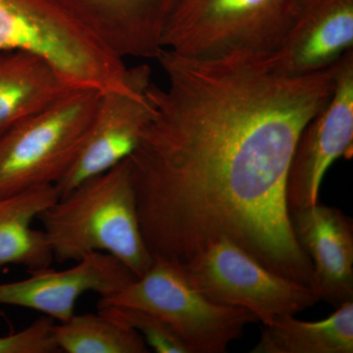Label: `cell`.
<instances>
[{
  "mask_svg": "<svg viewBox=\"0 0 353 353\" xmlns=\"http://www.w3.org/2000/svg\"><path fill=\"white\" fill-rule=\"evenodd\" d=\"M150 76L131 90L101 92L82 148L68 172L54 185L59 197L134 152L153 113L148 97Z\"/></svg>",
  "mask_w": 353,
  "mask_h": 353,
  "instance_id": "obj_9",
  "label": "cell"
},
{
  "mask_svg": "<svg viewBox=\"0 0 353 353\" xmlns=\"http://www.w3.org/2000/svg\"><path fill=\"white\" fill-rule=\"evenodd\" d=\"M73 88L39 55L27 51L0 53V134Z\"/></svg>",
  "mask_w": 353,
  "mask_h": 353,
  "instance_id": "obj_14",
  "label": "cell"
},
{
  "mask_svg": "<svg viewBox=\"0 0 353 353\" xmlns=\"http://www.w3.org/2000/svg\"><path fill=\"white\" fill-rule=\"evenodd\" d=\"M55 321L43 315L15 334L0 336V353L60 352L53 334Z\"/></svg>",
  "mask_w": 353,
  "mask_h": 353,
  "instance_id": "obj_19",
  "label": "cell"
},
{
  "mask_svg": "<svg viewBox=\"0 0 353 353\" xmlns=\"http://www.w3.org/2000/svg\"><path fill=\"white\" fill-rule=\"evenodd\" d=\"M27 51L50 62L77 87L103 90L122 62L48 0H0V53Z\"/></svg>",
  "mask_w": 353,
  "mask_h": 353,
  "instance_id": "obj_6",
  "label": "cell"
},
{
  "mask_svg": "<svg viewBox=\"0 0 353 353\" xmlns=\"http://www.w3.org/2000/svg\"><path fill=\"white\" fill-rule=\"evenodd\" d=\"M97 312L138 332L146 345L157 353H190L176 332L157 315L132 306L108 303L101 299Z\"/></svg>",
  "mask_w": 353,
  "mask_h": 353,
  "instance_id": "obj_18",
  "label": "cell"
},
{
  "mask_svg": "<svg viewBox=\"0 0 353 353\" xmlns=\"http://www.w3.org/2000/svg\"><path fill=\"white\" fill-rule=\"evenodd\" d=\"M120 305L143 309L166 322L190 353H224L257 322L250 311L221 305L196 287L183 264L153 257L152 266L118 294L101 299Z\"/></svg>",
  "mask_w": 353,
  "mask_h": 353,
  "instance_id": "obj_5",
  "label": "cell"
},
{
  "mask_svg": "<svg viewBox=\"0 0 353 353\" xmlns=\"http://www.w3.org/2000/svg\"><path fill=\"white\" fill-rule=\"evenodd\" d=\"M60 352L67 353H148L143 336L97 312L74 314L53 327Z\"/></svg>",
  "mask_w": 353,
  "mask_h": 353,
  "instance_id": "obj_17",
  "label": "cell"
},
{
  "mask_svg": "<svg viewBox=\"0 0 353 353\" xmlns=\"http://www.w3.org/2000/svg\"><path fill=\"white\" fill-rule=\"evenodd\" d=\"M297 243L313 267L312 288L334 308L353 301V225L340 209L315 205L290 213Z\"/></svg>",
  "mask_w": 353,
  "mask_h": 353,
  "instance_id": "obj_13",
  "label": "cell"
},
{
  "mask_svg": "<svg viewBox=\"0 0 353 353\" xmlns=\"http://www.w3.org/2000/svg\"><path fill=\"white\" fill-rule=\"evenodd\" d=\"M118 57L157 59L179 0H48Z\"/></svg>",
  "mask_w": 353,
  "mask_h": 353,
  "instance_id": "obj_11",
  "label": "cell"
},
{
  "mask_svg": "<svg viewBox=\"0 0 353 353\" xmlns=\"http://www.w3.org/2000/svg\"><path fill=\"white\" fill-rule=\"evenodd\" d=\"M183 266L213 303L250 311L264 326L320 301L312 288L269 270L230 241L211 243Z\"/></svg>",
  "mask_w": 353,
  "mask_h": 353,
  "instance_id": "obj_7",
  "label": "cell"
},
{
  "mask_svg": "<svg viewBox=\"0 0 353 353\" xmlns=\"http://www.w3.org/2000/svg\"><path fill=\"white\" fill-rule=\"evenodd\" d=\"M352 46L353 0H299L284 41L269 60L279 73L304 76L334 66Z\"/></svg>",
  "mask_w": 353,
  "mask_h": 353,
  "instance_id": "obj_12",
  "label": "cell"
},
{
  "mask_svg": "<svg viewBox=\"0 0 353 353\" xmlns=\"http://www.w3.org/2000/svg\"><path fill=\"white\" fill-rule=\"evenodd\" d=\"M53 259L78 261L105 252L137 276L152 266L153 256L141 234L129 160L77 185L39 216Z\"/></svg>",
  "mask_w": 353,
  "mask_h": 353,
  "instance_id": "obj_2",
  "label": "cell"
},
{
  "mask_svg": "<svg viewBox=\"0 0 353 353\" xmlns=\"http://www.w3.org/2000/svg\"><path fill=\"white\" fill-rule=\"evenodd\" d=\"M299 0H179L163 50L194 57H269L284 41Z\"/></svg>",
  "mask_w": 353,
  "mask_h": 353,
  "instance_id": "obj_3",
  "label": "cell"
},
{
  "mask_svg": "<svg viewBox=\"0 0 353 353\" xmlns=\"http://www.w3.org/2000/svg\"><path fill=\"white\" fill-rule=\"evenodd\" d=\"M353 141V50L336 70L328 103L309 121L297 141L287 180L290 213L318 203L320 187L331 165L350 157Z\"/></svg>",
  "mask_w": 353,
  "mask_h": 353,
  "instance_id": "obj_8",
  "label": "cell"
},
{
  "mask_svg": "<svg viewBox=\"0 0 353 353\" xmlns=\"http://www.w3.org/2000/svg\"><path fill=\"white\" fill-rule=\"evenodd\" d=\"M252 352L352 353L353 301L321 321H301L288 316L264 326Z\"/></svg>",
  "mask_w": 353,
  "mask_h": 353,
  "instance_id": "obj_16",
  "label": "cell"
},
{
  "mask_svg": "<svg viewBox=\"0 0 353 353\" xmlns=\"http://www.w3.org/2000/svg\"><path fill=\"white\" fill-rule=\"evenodd\" d=\"M99 94L73 88L0 134V197L63 178L82 148Z\"/></svg>",
  "mask_w": 353,
  "mask_h": 353,
  "instance_id": "obj_4",
  "label": "cell"
},
{
  "mask_svg": "<svg viewBox=\"0 0 353 353\" xmlns=\"http://www.w3.org/2000/svg\"><path fill=\"white\" fill-rule=\"evenodd\" d=\"M63 271L31 272L17 282L0 284V304L39 311L64 322L75 314L77 301L87 292L101 299L118 294L137 276L120 260L105 252H92Z\"/></svg>",
  "mask_w": 353,
  "mask_h": 353,
  "instance_id": "obj_10",
  "label": "cell"
},
{
  "mask_svg": "<svg viewBox=\"0 0 353 353\" xmlns=\"http://www.w3.org/2000/svg\"><path fill=\"white\" fill-rule=\"evenodd\" d=\"M166 88L150 83L152 119L128 158L153 257L185 264L216 241L311 288L287 202L290 161L333 94L338 63L304 76L269 57H194L163 50Z\"/></svg>",
  "mask_w": 353,
  "mask_h": 353,
  "instance_id": "obj_1",
  "label": "cell"
},
{
  "mask_svg": "<svg viewBox=\"0 0 353 353\" xmlns=\"http://www.w3.org/2000/svg\"><path fill=\"white\" fill-rule=\"evenodd\" d=\"M59 199L54 185H38L0 197V268L21 265L34 272L50 268L53 253L44 231L32 227Z\"/></svg>",
  "mask_w": 353,
  "mask_h": 353,
  "instance_id": "obj_15",
  "label": "cell"
}]
</instances>
